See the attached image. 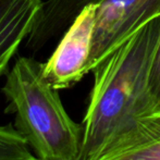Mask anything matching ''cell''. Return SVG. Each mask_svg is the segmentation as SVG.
<instances>
[{
	"label": "cell",
	"mask_w": 160,
	"mask_h": 160,
	"mask_svg": "<svg viewBox=\"0 0 160 160\" xmlns=\"http://www.w3.org/2000/svg\"><path fill=\"white\" fill-rule=\"evenodd\" d=\"M2 93L7 113L15 117V130L39 160H80L83 128L64 109L59 95L47 81L44 63L19 57L7 73Z\"/></svg>",
	"instance_id": "2"
},
{
	"label": "cell",
	"mask_w": 160,
	"mask_h": 160,
	"mask_svg": "<svg viewBox=\"0 0 160 160\" xmlns=\"http://www.w3.org/2000/svg\"><path fill=\"white\" fill-rule=\"evenodd\" d=\"M149 89L155 103V109L160 110V34L150 70Z\"/></svg>",
	"instance_id": "9"
},
{
	"label": "cell",
	"mask_w": 160,
	"mask_h": 160,
	"mask_svg": "<svg viewBox=\"0 0 160 160\" xmlns=\"http://www.w3.org/2000/svg\"><path fill=\"white\" fill-rule=\"evenodd\" d=\"M97 160H160V110L138 117Z\"/></svg>",
	"instance_id": "6"
},
{
	"label": "cell",
	"mask_w": 160,
	"mask_h": 160,
	"mask_svg": "<svg viewBox=\"0 0 160 160\" xmlns=\"http://www.w3.org/2000/svg\"><path fill=\"white\" fill-rule=\"evenodd\" d=\"M30 146L12 124L0 125V160H34Z\"/></svg>",
	"instance_id": "8"
},
{
	"label": "cell",
	"mask_w": 160,
	"mask_h": 160,
	"mask_svg": "<svg viewBox=\"0 0 160 160\" xmlns=\"http://www.w3.org/2000/svg\"><path fill=\"white\" fill-rule=\"evenodd\" d=\"M159 34L160 15L136 31L93 71L80 160H97L138 117L156 110L149 76Z\"/></svg>",
	"instance_id": "1"
},
{
	"label": "cell",
	"mask_w": 160,
	"mask_h": 160,
	"mask_svg": "<svg viewBox=\"0 0 160 160\" xmlns=\"http://www.w3.org/2000/svg\"><path fill=\"white\" fill-rule=\"evenodd\" d=\"M34 160H39V159H36V158H35V159H34Z\"/></svg>",
	"instance_id": "10"
},
{
	"label": "cell",
	"mask_w": 160,
	"mask_h": 160,
	"mask_svg": "<svg viewBox=\"0 0 160 160\" xmlns=\"http://www.w3.org/2000/svg\"><path fill=\"white\" fill-rule=\"evenodd\" d=\"M100 0H47L44 1L39 15L28 36L25 48L36 52L47 42L65 32L76 15L86 6Z\"/></svg>",
	"instance_id": "7"
},
{
	"label": "cell",
	"mask_w": 160,
	"mask_h": 160,
	"mask_svg": "<svg viewBox=\"0 0 160 160\" xmlns=\"http://www.w3.org/2000/svg\"><path fill=\"white\" fill-rule=\"evenodd\" d=\"M42 0H0V78L39 15Z\"/></svg>",
	"instance_id": "5"
},
{
	"label": "cell",
	"mask_w": 160,
	"mask_h": 160,
	"mask_svg": "<svg viewBox=\"0 0 160 160\" xmlns=\"http://www.w3.org/2000/svg\"><path fill=\"white\" fill-rule=\"evenodd\" d=\"M96 10L97 3H92L76 15L51 57L44 63L47 81L59 91L75 85L89 73Z\"/></svg>",
	"instance_id": "4"
},
{
	"label": "cell",
	"mask_w": 160,
	"mask_h": 160,
	"mask_svg": "<svg viewBox=\"0 0 160 160\" xmlns=\"http://www.w3.org/2000/svg\"><path fill=\"white\" fill-rule=\"evenodd\" d=\"M158 15L160 0H100L97 3L89 72Z\"/></svg>",
	"instance_id": "3"
}]
</instances>
